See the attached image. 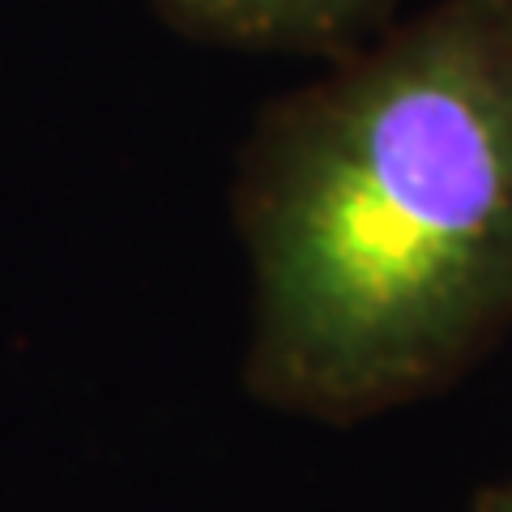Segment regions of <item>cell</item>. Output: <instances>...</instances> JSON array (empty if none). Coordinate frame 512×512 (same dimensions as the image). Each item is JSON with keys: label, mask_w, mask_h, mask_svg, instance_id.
<instances>
[{"label": "cell", "mask_w": 512, "mask_h": 512, "mask_svg": "<svg viewBox=\"0 0 512 512\" xmlns=\"http://www.w3.org/2000/svg\"><path fill=\"white\" fill-rule=\"evenodd\" d=\"M265 406L359 423L512 329V0H436L256 120L235 180Z\"/></svg>", "instance_id": "6da1fadb"}, {"label": "cell", "mask_w": 512, "mask_h": 512, "mask_svg": "<svg viewBox=\"0 0 512 512\" xmlns=\"http://www.w3.org/2000/svg\"><path fill=\"white\" fill-rule=\"evenodd\" d=\"M192 39L239 52L338 60L380 26L393 0H150Z\"/></svg>", "instance_id": "7a4b0ae2"}, {"label": "cell", "mask_w": 512, "mask_h": 512, "mask_svg": "<svg viewBox=\"0 0 512 512\" xmlns=\"http://www.w3.org/2000/svg\"><path fill=\"white\" fill-rule=\"evenodd\" d=\"M474 512H512V478L500 483V487H487L483 495H478Z\"/></svg>", "instance_id": "3957f363"}]
</instances>
